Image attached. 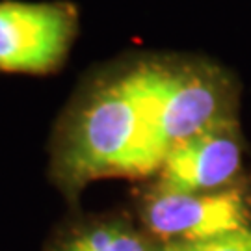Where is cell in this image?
Instances as JSON below:
<instances>
[{"mask_svg": "<svg viewBox=\"0 0 251 251\" xmlns=\"http://www.w3.org/2000/svg\"><path fill=\"white\" fill-rule=\"evenodd\" d=\"M152 121L164 152L206 128L238 119L240 84L220 63L196 56L147 58Z\"/></svg>", "mask_w": 251, "mask_h": 251, "instance_id": "cell-2", "label": "cell"}, {"mask_svg": "<svg viewBox=\"0 0 251 251\" xmlns=\"http://www.w3.org/2000/svg\"><path fill=\"white\" fill-rule=\"evenodd\" d=\"M149 231L166 244L203 242L251 227L250 201L242 190L173 192L152 190L144 205Z\"/></svg>", "mask_w": 251, "mask_h": 251, "instance_id": "cell-4", "label": "cell"}, {"mask_svg": "<svg viewBox=\"0 0 251 251\" xmlns=\"http://www.w3.org/2000/svg\"><path fill=\"white\" fill-rule=\"evenodd\" d=\"M78 32L71 2H0V71L47 75L62 67Z\"/></svg>", "mask_w": 251, "mask_h": 251, "instance_id": "cell-3", "label": "cell"}, {"mask_svg": "<svg viewBox=\"0 0 251 251\" xmlns=\"http://www.w3.org/2000/svg\"><path fill=\"white\" fill-rule=\"evenodd\" d=\"M166 152L152 121L147 58L97 75L63 117L58 173L69 188L106 177H145Z\"/></svg>", "mask_w": 251, "mask_h": 251, "instance_id": "cell-1", "label": "cell"}, {"mask_svg": "<svg viewBox=\"0 0 251 251\" xmlns=\"http://www.w3.org/2000/svg\"><path fill=\"white\" fill-rule=\"evenodd\" d=\"M240 121H227L171 147L164 156L158 188L173 192H218L242 168Z\"/></svg>", "mask_w": 251, "mask_h": 251, "instance_id": "cell-5", "label": "cell"}, {"mask_svg": "<svg viewBox=\"0 0 251 251\" xmlns=\"http://www.w3.org/2000/svg\"><path fill=\"white\" fill-rule=\"evenodd\" d=\"M63 251H149L145 242L121 224H100L78 233Z\"/></svg>", "mask_w": 251, "mask_h": 251, "instance_id": "cell-6", "label": "cell"}, {"mask_svg": "<svg viewBox=\"0 0 251 251\" xmlns=\"http://www.w3.org/2000/svg\"><path fill=\"white\" fill-rule=\"evenodd\" d=\"M160 251H251V227L203 242L164 244Z\"/></svg>", "mask_w": 251, "mask_h": 251, "instance_id": "cell-7", "label": "cell"}]
</instances>
